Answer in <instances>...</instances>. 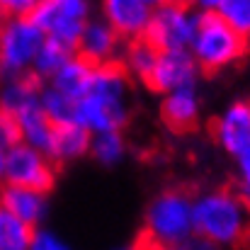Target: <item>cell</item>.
I'll return each mask as SVG.
<instances>
[{
	"instance_id": "9a60e30c",
	"label": "cell",
	"mask_w": 250,
	"mask_h": 250,
	"mask_svg": "<svg viewBox=\"0 0 250 250\" xmlns=\"http://www.w3.org/2000/svg\"><path fill=\"white\" fill-rule=\"evenodd\" d=\"M90 139L92 131L85 129L81 122L54 124V134L46 153L51 156L54 163H76L90 153Z\"/></svg>"
},
{
	"instance_id": "6da1fadb",
	"label": "cell",
	"mask_w": 250,
	"mask_h": 250,
	"mask_svg": "<svg viewBox=\"0 0 250 250\" xmlns=\"http://www.w3.org/2000/svg\"><path fill=\"white\" fill-rule=\"evenodd\" d=\"M131 112V90H129V73L122 63H100L95 66L92 83L83 97L78 100L76 122L85 129L109 131L124 129Z\"/></svg>"
},
{
	"instance_id": "7a4b0ae2",
	"label": "cell",
	"mask_w": 250,
	"mask_h": 250,
	"mask_svg": "<svg viewBox=\"0 0 250 250\" xmlns=\"http://www.w3.org/2000/svg\"><path fill=\"white\" fill-rule=\"evenodd\" d=\"M194 236L207 246H238L250 231V207L241 192L209 189L192 199Z\"/></svg>"
},
{
	"instance_id": "cb8c5ba5",
	"label": "cell",
	"mask_w": 250,
	"mask_h": 250,
	"mask_svg": "<svg viewBox=\"0 0 250 250\" xmlns=\"http://www.w3.org/2000/svg\"><path fill=\"white\" fill-rule=\"evenodd\" d=\"M216 12L246 39H250V0H221Z\"/></svg>"
},
{
	"instance_id": "277c9868",
	"label": "cell",
	"mask_w": 250,
	"mask_h": 250,
	"mask_svg": "<svg viewBox=\"0 0 250 250\" xmlns=\"http://www.w3.org/2000/svg\"><path fill=\"white\" fill-rule=\"evenodd\" d=\"M144 236L156 248H185L194 238L192 197L180 189L161 192L146 209Z\"/></svg>"
},
{
	"instance_id": "4fadbf2b",
	"label": "cell",
	"mask_w": 250,
	"mask_h": 250,
	"mask_svg": "<svg viewBox=\"0 0 250 250\" xmlns=\"http://www.w3.org/2000/svg\"><path fill=\"white\" fill-rule=\"evenodd\" d=\"M199 114H202V100H199L197 85H187V87H177V90L163 92L161 117L167 124V129L189 131L192 126H197Z\"/></svg>"
},
{
	"instance_id": "484cf974",
	"label": "cell",
	"mask_w": 250,
	"mask_h": 250,
	"mask_svg": "<svg viewBox=\"0 0 250 250\" xmlns=\"http://www.w3.org/2000/svg\"><path fill=\"white\" fill-rule=\"evenodd\" d=\"M32 248L34 250H66L68 246H66V241H63L59 233H54V231H49V229H42V231L34 229Z\"/></svg>"
},
{
	"instance_id": "8fae6325",
	"label": "cell",
	"mask_w": 250,
	"mask_h": 250,
	"mask_svg": "<svg viewBox=\"0 0 250 250\" xmlns=\"http://www.w3.org/2000/svg\"><path fill=\"white\" fill-rule=\"evenodd\" d=\"M119 42L122 37L117 34V29L102 17V20H92L83 27V34L76 44V51L87 59L90 63L100 66V63H109L117 59L119 54Z\"/></svg>"
},
{
	"instance_id": "f546056e",
	"label": "cell",
	"mask_w": 250,
	"mask_h": 250,
	"mask_svg": "<svg viewBox=\"0 0 250 250\" xmlns=\"http://www.w3.org/2000/svg\"><path fill=\"white\" fill-rule=\"evenodd\" d=\"M146 2H148L151 7H156V5H161V2H166V0H146Z\"/></svg>"
},
{
	"instance_id": "e0dca14e",
	"label": "cell",
	"mask_w": 250,
	"mask_h": 250,
	"mask_svg": "<svg viewBox=\"0 0 250 250\" xmlns=\"http://www.w3.org/2000/svg\"><path fill=\"white\" fill-rule=\"evenodd\" d=\"M92 76H95V63H90L81 54H73L54 73V78H49L46 83L54 85L56 90H61L63 95H68L73 100H81L85 92H87L90 83H92Z\"/></svg>"
},
{
	"instance_id": "ba28073f",
	"label": "cell",
	"mask_w": 250,
	"mask_h": 250,
	"mask_svg": "<svg viewBox=\"0 0 250 250\" xmlns=\"http://www.w3.org/2000/svg\"><path fill=\"white\" fill-rule=\"evenodd\" d=\"M2 182L7 185H24L34 189L49 192L56 182V166L49 153L42 148H34L24 141H17L5 158Z\"/></svg>"
},
{
	"instance_id": "7c38bea8",
	"label": "cell",
	"mask_w": 250,
	"mask_h": 250,
	"mask_svg": "<svg viewBox=\"0 0 250 250\" xmlns=\"http://www.w3.org/2000/svg\"><path fill=\"white\" fill-rule=\"evenodd\" d=\"M151 10L153 7L146 0H102V17L124 39L144 37Z\"/></svg>"
},
{
	"instance_id": "3957f363",
	"label": "cell",
	"mask_w": 250,
	"mask_h": 250,
	"mask_svg": "<svg viewBox=\"0 0 250 250\" xmlns=\"http://www.w3.org/2000/svg\"><path fill=\"white\" fill-rule=\"evenodd\" d=\"M248 39L238 34L216 10H202L192 39V56L207 73H219L243 59Z\"/></svg>"
},
{
	"instance_id": "52a82bcc",
	"label": "cell",
	"mask_w": 250,
	"mask_h": 250,
	"mask_svg": "<svg viewBox=\"0 0 250 250\" xmlns=\"http://www.w3.org/2000/svg\"><path fill=\"white\" fill-rule=\"evenodd\" d=\"M32 20L44 37L76 49L83 27L90 22V0H42L32 10Z\"/></svg>"
},
{
	"instance_id": "9c48e42d",
	"label": "cell",
	"mask_w": 250,
	"mask_h": 250,
	"mask_svg": "<svg viewBox=\"0 0 250 250\" xmlns=\"http://www.w3.org/2000/svg\"><path fill=\"white\" fill-rule=\"evenodd\" d=\"M199 63L194 61L189 49H177V51H161L156 68L151 73L148 87L156 92H170L177 87H187V85H197L199 81Z\"/></svg>"
},
{
	"instance_id": "4316f807",
	"label": "cell",
	"mask_w": 250,
	"mask_h": 250,
	"mask_svg": "<svg viewBox=\"0 0 250 250\" xmlns=\"http://www.w3.org/2000/svg\"><path fill=\"white\" fill-rule=\"evenodd\" d=\"M42 0H0V17L10 15H32V10Z\"/></svg>"
},
{
	"instance_id": "2e32d148",
	"label": "cell",
	"mask_w": 250,
	"mask_h": 250,
	"mask_svg": "<svg viewBox=\"0 0 250 250\" xmlns=\"http://www.w3.org/2000/svg\"><path fill=\"white\" fill-rule=\"evenodd\" d=\"M12 119L17 124L20 141H24V144L34 146V148H42L44 153L49 151L51 134H54V122L46 117V112L42 107V97H39V102L24 107L22 112H17Z\"/></svg>"
},
{
	"instance_id": "d4e9b609",
	"label": "cell",
	"mask_w": 250,
	"mask_h": 250,
	"mask_svg": "<svg viewBox=\"0 0 250 250\" xmlns=\"http://www.w3.org/2000/svg\"><path fill=\"white\" fill-rule=\"evenodd\" d=\"M17 141H20V131H17L15 119L0 109V185H2V170H5L7 151H10Z\"/></svg>"
},
{
	"instance_id": "d6986e66",
	"label": "cell",
	"mask_w": 250,
	"mask_h": 250,
	"mask_svg": "<svg viewBox=\"0 0 250 250\" xmlns=\"http://www.w3.org/2000/svg\"><path fill=\"white\" fill-rule=\"evenodd\" d=\"M158 54H161V51H158L146 37H136V39H131L129 46L124 49V61H122V66H124V71H126L131 78H136V81L148 85L151 73H153V68H156V61H158Z\"/></svg>"
},
{
	"instance_id": "f1b7e54d",
	"label": "cell",
	"mask_w": 250,
	"mask_h": 250,
	"mask_svg": "<svg viewBox=\"0 0 250 250\" xmlns=\"http://www.w3.org/2000/svg\"><path fill=\"white\" fill-rule=\"evenodd\" d=\"M197 7H202V10H216L219 5H221V0H192Z\"/></svg>"
},
{
	"instance_id": "83f0119b",
	"label": "cell",
	"mask_w": 250,
	"mask_h": 250,
	"mask_svg": "<svg viewBox=\"0 0 250 250\" xmlns=\"http://www.w3.org/2000/svg\"><path fill=\"white\" fill-rule=\"evenodd\" d=\"M238 163V192L243 194V199L250 204V151L236 158Z\"/></svg>"
},
{
	"instance_id": "603a6c76",
	"label": "cell",
	"mask_w": 250,
	"mask_h": 250,
	"mask_svg": "<svg viewBox=\"0 0 250 250\" xmlns=\"http://www.w3.org/2000/svg\"><path fill=\"white\" fill-rule=\"evenodd\" d=\"M42 107L54 124H66V122H76L78 100L63 95L61 90H56L54 85L46 83L42 85Z\"/></svg>"
},
{
	"instance_id": "8992f818",
	"label": "cell",
	"mask_w": 250,
	"mask_h": 250,
	"mask_svg": "<svg viewBox=\"0 0 250 250\" xmlns=\"http://www.w3.org/2000/svg\"><path fill=\"white\" fill-rule=\"evenodd\" d=\"M199 12L189 7V2L166 0L151 10V20L146 24L144 37L158 51H177L189 49L197 32Z\"/></svg>"
},
{
	"instance_id": "5b68a950",
	"label": "cell",
	"mask_w": 250,
	"mask_h": 250,
	"mask_svg": "<svg viewBox=\"0 0 250 250\" xmlns=\"http://www.w3.org/2000/svg\"><path fill=\"white\" fill-rule=\"evenodd\" d=\"M44 32L32 15H10L0 22V78L32 73L34 56L44 44Z\"/></svg>"
},
{
	"instance_id": "ffe728a7",
	"label": "cell",
	"mask_w": 250,
	"mask_h": 250,
	"mask_svg": "<svg viewBox=\"0 0 250 250\" xmlns=\"http://www.w3.org/2000/svg\"><path fill=\"white\" fill-rule=\"evenodd\" d=\"M90 156L95 158V163L104 167L119 166L126 158V141L122 136V129L95 131L90 139Z\"/></svg>"
},
{
	"instance_id": "5bb4252c",
	"label": "cell",
	"mask_w": 250,
	"mask_h": 250,
	"mask_svg": "<svg viewBox=\"0 0 250 250\" xmlns=\"http://www.w3.org/2000/svg\"><path fill=\"white\" fill-rule=\"evenodd\" d=\"M49 192L44 189H34V187H24V185H7L2 182L0 187V202L17 214L22 221H27L29 226H39L46 214H49Z\"/></svg>"
},
{
	"instance_id": "30bf717a",
	"label": "cell",
	"mask_w": 250,
	"mask_h": 250,
	"mask_svg": "<svg viewBox=\"0 0 250 250\" xmlns=\"http://www.w3.org/2000/svg\"><path fill=\"white\" fill-rule=\"evenodd\" d=\"M214 139L233 161L250 151V102L236 100L214 119Z\"/></svg>"
},
{
	"instance_id": "ac0fdd59",
	"label": "cell",
	"mask_w": 250,
	"mask_h": 250,
	"mask_svg": "<svg viewBox=\"0 0 250 250\" xmlns=\"http://www.w3.org/2000/svg\"><path fill=\"white\" fill-rule=\"evenodd\" d=\"M39 97H42V85L32 73L17 76V78H2V85H0V109L5 114L15 117L24 107L39 102Z\"/></svg>"
},
{
	"instance_id": "7402d4cb",
	"label": "cell",
	"mask_w": 250,
	"mask_h": 250,
	"mask_svg": "<svg viewBox=\"0 0 250 250\" xmlns=\"http://www.w3.org/2000/svg\"><path fill=\"white\" fill-rule=\"evenodd\" d=\"M76 54V49L56 42V39H44V44L39 46L37 56H34V63H32V76L37 81H49L54 78V73Z\"/></svg>"
},
{
	"instance_id": "44dd1931",
	"label": "cell",
	"mask_w": 250,
	"mask_h": 250,
	"mask_svg": "<svg viewBox=\"0 0 250 250\" xmlns=\"http://www.w3.org/2000/svg\"><path fill=\"white\" fill-rule=\"evenodd\" d=\"M34 226L22 221L0 202V250H29Z\"/></svg>"
},
{
	"instance_id": "4dcf8cb0",
	"label": "cell",
	"mask_w": 250,
	"mask_h": 250,
	"mask_svg": "<svg viewBox=\"0 0 250 250\" xmlns=\"http://www.w3.org/2000/svg\"><path fill=\"white\" fill-rule=\"evenodd\" d=\"M180 2H192V0H180Z\"/></svg>"
}]
</instances>
